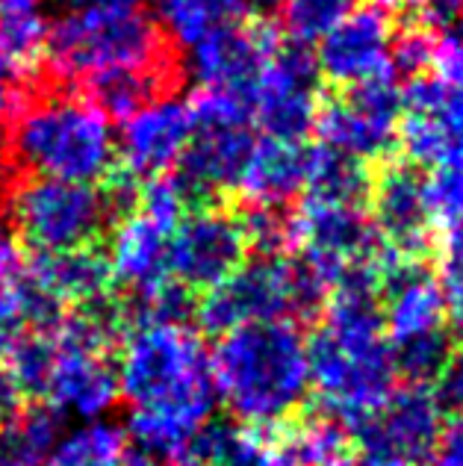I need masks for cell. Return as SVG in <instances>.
<instances>
[{"label": "cell", "mask_w": 463, "mask_h": 466, "mask_svg": "<svg viewBox=\"0 0 463 466\" xmlns=\"http://www.w3.org/2000/svg\"><path fill=\"white\" fill-rule=\"evenodd\" d=\"M218 404L260 437L275 434L307 408L310 370L298 325L287 319L227 330L210 349Z\"/></svg>", "instance_id": "1"}, {"label": "cell", "mask_w": 463, "mask_h": 466, "mask_svg": "<svg viewBox=\"0 0 463 466\" xmlns=\"http://www.w3.org/2000/svg\"><path fill=\"white\" fill-rule=\"evenodd\" d=\"M9 154L30 177L104 180L116 163V130L92 101L47 95L12 121Z\"/></svg>", "instance_id": "2"}, {"label": "cell", "mask_w": 463, "mask_h": 466, "mask_svg": "<svg viewBox=\"0 0 463 466\" xmlns=\"http://www.w3.org/2000/svg\"><path fill=\"white\" fill-rule=\"evenodd\" d=\"M45 54L59 77L92 80L125 68H156L166 45L156 21L139 0L127 4H80L51 24Z\"/></svg>", "instance_id": "3"}, {"label": "cell", "mask_w": 463, "mask_h": 466, "mask_svg": "<svg viewBox=\"0 0 463 466\" xmlns=\"http://www.w3.org/2000/svg\"><path fill=\"white\" fill-rule=\"evenodd\" d=\"M192 137L172 175L186 195L189 210L213 207L218 189H234L254 145V121L246 97L222 89H201L189 101Z\"/></svg>", "instance_id": "4"}, {"label": "cell", "mask_w": 463, "mask_h": 466, "mask_svg": "<svg viewBox=\"0 0 463 466\" xmlns=\"http://www.w3.org/2000/svg\"><path fill=\"white\" fill-rule=\"evenodd\" d=\"M9 218L30 254L97 245L109 228L104 195L95 183L27 177L9 192Z\"/></svg>", "instance_id": "5"}, {"label": "cell", "mask_w": 463, "mask_h": 466, "mask_svg": "<svg viewBox=\"0 0 463 466\" xmlns=\"http://www.w3.org/2000/svg\"><path fill=\"white\" fill-rule=\"evenodd\" d=\"M304 349L310 390L319 392L325 413L343 425L381 408L393 392L396 370L389 358V339L375 346H343L319 325L304 339Z\"/></svg>", "instance_id": "6"}, {"label": "cell", "mask_w": 463, "mask_h": 466, "mask_svg": "<svg viewBox=\"0 0 463 466\" xmlns=\"http://www.w3.org/2000/svg\"><path fill=\"white\" fill-rule=\"evenodd\" d=\"M360 463L422 466L440 446L446 416L437 408L431 387H398L381 408L348 422Z\"/></svg>", "instance_id": "7"}, {"label": "cell", "mask_w": 463, "mask_h": 466, "mask_svg": "<svg viewBox=\"0 0 463 466\" xmlns=\"http://www.w3.org/2000/svg\"><path fill=\"white\" fill-rule=\"evenodd\" d=\"M319 68L304 45H280L246 89L251 121L266 137L301 142L319 116Z\"/></svg>", "instance_id": "8"}, {"label": "cell", "mask_w": 463, "mask_h": 466, "mask_svg": "<svg viewBox=\"0 0 463 466\" xmlns=\"http://www.w3.org/2000/svg\"><path fill=\"white\" fill-rule=\"evenodd\" d=\"M398 118L401 86L393 71H384L319 106L313 130L319 133V145L369 163L396 145Z\"/></svg>", "instance_id": "9"}, {"label": "cell", "mask_w": 463, "mask_h": 466, "mask_svg": "<svg viewBox=\"0 0 463 466\" xmlns=\"http://www.w3.org/2000/svg\"><path fill=\"white\" fill-rule=\"evenodd\" d=\"M396 142L413 166H463V86L431 71L408 77Z\"/></svg>", "instance_id": "10"}, {"label": "cell", "mask_w": 463, "mask_h": 466, "mask_svg": "<svg viewBox=\"0 0 463 466\" xmlns=\"http://www.w3.org/2000/svg\"><path fill=\"white\" fill-rule=\"evenodd\" d=\"M289 313V257H251L222 284L201 292L198 330L218 339L248 322H272Z\"/></svg>", "instance_id": "11"}, {"label": "cell", "mask_w": 463, "mask_h": 466, "mask_svg": "<svg viewBox=\"0 0 463 466\" xmlns=\"http://www.w3.org/2000/svg\"><path fill=\"white\" fill-rule=\"evenodd\" d=\"M248 260L237 213L201 207L189 210L168 233V275L192 289H210Z\"/></svg>", "instance_id": "12"}, {"label": "cell", "mask_w": 463, "mask_h": 466, "mask_svg": "<svg viewBox=\"0 0 463 466\" xmlns=\"http://www.w3.org/2000/svg\"><path fill=\"white\" fill-rule=\"evenodd\" d=\"M296 228L298 257H304L331 287L351 263L375 257L384 245L363 207L301 201Z\"/></svg>", "instance_id": "13"}, {"label": "cell", "mask_w": 463, "mask_h": 466, "mask_svg": "<svg viewBox=\"0 0 463 466\" xmlns=\"http://www.w3.org/2000/svg\"><path fill=\"white\" fill-rule=\"evenodd\" d=\"M280 45V33L269 21L239 18L210 30L189 47V71L201 89L246 95L254 75Z\"/></svg>", "instance_id": "14"}, {"label": "cell", "mask_w": 463, "mask_h": 466, "mask_svg": "<svg viewBox=\"0 0 463 466\" xmlns=\"http://www.w3.org/2000/svg\"><path fill=\"white\" fill-rule=\"evenodd\" d=\"M393 21L387 6L369 4L348 9V15L337 27L316 42V68L319 77L334 86H357L389 68V47H393Z\"/></svg>", "instance_id": "15"}, {"label": "cell", "mask_w": 463, "mask_h": 466, "mask_svg": "<svg viewBox=\"0 0 463 466\" xmlns=\"http://www.w3.org/2000/svg\"><path fill=\"white\" fill-rule=\"evenodd\" d=\"M372 228L398 257L422 260L431 245V218L425 207V175L413 163H389L372 180Z\"/></svg>", "instance_id": "16"}, {"label": "cell", "mask_w": 463, "mask_h": 466, "mask_svg": "<svg viewBox=\"0 0 463 466\" xmlns=\"http://www.w3.org/2000/svg\"><path fill=\"white\" fill-rule=\"evenodd\" d=\"M121 121L125 125H121L116 151H121L125 168L136 177H156L172 171L192 137L189 104L168 95L154 97Z\"/></svg>", "instance_id": "17"}, {"label": "cell", "mask_w": 463, "mask_h": 466, "mask_svg": "<svg viewBox=\"0 0 463 466\" xmlns=\"http://www.w3.org/2000/svg\"><path fill=\"white\" fill-rule=\"evenodd\" d=\"M377 296H381L387 337L446 325L443 287L434 268L425 266V260L398 257L389 248L381 266V292Z\"/></svg>", "instance_id": "18"}, {"label": "cell", "mask_w": 463, "mask_h": 466, "mask_svg": "<svg viewBox=\"0 0 463 466\" xmlns=\"http://www.w3.org/2000/svg\"><path fill=\"white\" fill-rule=\"evenodd\" d=\"M121 399L118 370L113 354H63L59 351L56 375L51 381L47 401L65 416L97 420Z\"/></svg>", "instance_id": "19"}, {"label": "cell", "mask_w": 463, "mask_h": 466, "mask_svg": "<svg viewBox=\"0 0 463 466\" xmlns=\"http://www.w3.org/2000/svg\"><path fill=\"white\" fill-rule=\"evenodd\" d=\"M307 148L287 139H254L251 154L239 171L237 187L242 198L257 207H287L304 187Z\"/></svg>", "instance_id": "20"}, {"label": "cell", "mask_w": 463, "mask_h": 466, "mask_svg": "<svg viewBox=\"0 0 463 466\" xmlns=\"http://www.w3.org/2000/svg\"><path fill=\"white\" fill-rule=\"evenodd\" d=\"M109 266L116 284L125 289H151L168 275V230L154 225L142 213H133L113 225Z\"/></svg>", "instance_id": "21"}, {"label": "cell", "mask_w": 463, "mask_h": 466, "mask_svg": "<svg viewBox=\"0 0 463 466\" xmlns=\"http://www.w3.org/2000/svg\"><path fill=\"white\" fill-rule=\"evenodd\" d=\"M27 266L68 308L95 296V292L116 287L109 257L97 245H83V248L54 251V254H27Z\"/></svg>", "instance_id": "22"}, {"label": "cell", "mask_w": 463, "mask_h": 466, "mask_svg": "<svg viewBox=\"0 0 463 466\" xmlns=\"http://www.w3.org/2000/svg\"><path fill=\"white\" fill-rule=\"evenodd\" d=\"M372 175L363 159H355L327 145L307 148L304 166V201L337 204V207H367Z\"/></svg>", "instance_id": "23"}, {"label": "cell", "mask_w": 463, "mask_h": 466, "mask_svg": "<svg viewBox=\"0 0 463 466\" xmlns=\"http://www.w3.org/2000/svg\"><path fill=\"white\" fill-rule=\"evenodd\" d=\"M455 351L458 342L452 339L446 325L389 337V358H393L396 378L410 387H431Z\"/></svg>", "instance_id": "24"}, {"label": "cell", "mask_w": 463, "mask_h": 466, "mask_svg": "<svg viewBox=\"0 0 463 466\" xmlns=\"http://www.w3.org/2000/svg\"><path fill=\"white\" fill-rule=\"evenodd\" d=\"M127 434L116 422L92 420L80 428L63 431L47 449L42 466H125Z\"/></svg>", "instance_id": "25"}, {"label": "cell", "mask_w": 463, "mask_h": 466, "mask_svg": "<svg viewBox=\"0 0 463 466\" xmlns=\"http://www.w3.org/2000/svg\"><path fill=\"white\" fill-rule=\"evenodd\" d=\"M59 363V346L54 334L42 330H18L9 339L4 366L12 375L24 401H47L51 381L56 375Z\"/></svg>", "instance_id": "26"}, {"label": "cell", "mask_w": 463, "mask_h": 466, "mask_svg": "<svg viewBox=\"0 0 463 466\" xmlns=\"http://www.w3.org/2000/svg\"><path fill=\"white\" fill-rule=\"evenodd\" d=\"M47 0H0V56L21 71L45 54Z\"/></svg>", "instance_id": "27"}, {"label": "cell", "mask_w": 463, "mask_h": 466, "mask_svg": "<svg viewBox=\"0 0 463 466\" xmlns=\"http://www.w3.org/2000/svg\"><path fill=\"white\" fill-rule=\"evenodd\" d=\"M92 104L101 109L104 116L127 118L145 106L154 97H160L168 86V66L156 68H125L109 71V75H97L86 80Z\"/></svg>", "instance_id": "28"}, {"label": "cell", "mask_w": 463, "mask_h": 466, "mask_svg": "<svg viewBox=\"0 0 463 466\" xmlns=\"http://www.w3.org/2000/svg\"><path fill=\"white\" fill-rule=\"evenodd\" d=\"M156 12L166 30L192 47L210 30L246 18V0H156Z\"/></svg>", "instance_id": "29"}, {"label": "cell", "mask_w": 463, "mask_h": 466, "mask_svg": "<svg viewBox=\"0 0 463 466\" xmlns=\"http://www.w3.org/2000/svg\"><path fill=\"white\" fill-rule=\"evenodd\" d=\"M246 237L248 254L254 257H289L298 248L296 213H284V207H257L248 204L246 213H237Z\"/></svg>", "instance_id": "30"}, {"label": "cell", "mask_w": 463, "mask_h": 466, "mask_svg": "<svg viewBox=\"0 0 463 466\" xmlns=\"http://www.w3.org/2000/svg\"><path fill=\"white\" fill-rule=\"evenodd\" d=\"M348 0H284V30L292 45L310 47L348 15Z\"/></svg>", "instance_id": "31"}, {"label": "cell", "mask_w": 463, "mask_h": 466, "mask_svg": "<svg viewBox=\"0 0 463 466\" xmlns=\"http://www.w3.org/2000/svg\"><path fill=\"white\" fill-rule=\"evenodd\" d=\"M425 207L434 228L463 225V166H434L425 175Z\"/></svg>", "instance_id": "32"}, {"label": "cell", "mask_w": 463, "mask_h": 466, "mask_svg": "<svg viewBox=\"0 0 463 466\" xmlns=\"http://www.w3.org/2000/svg\"><path fill=\"white\" fill-rule=\"evenodd\" d=\"M437 280L446 299V328L452 339L463 346V225L448 230Z\"/></svg>", "instance_id": "33"}, {"label": "cell", "mask_w": 463, "mask_h": 466, "mask_svg": "<svg viewBox=\"0 0 463 466\" xmlns=\"http://www.w3.org/2000/svg\"><path fill=\"white\" fill-rule=\"evenodd\" d=\"M136 213L151 218L154 225L166 228L168 233L175 230V225L189 213V204H186V195H184V189H180V183L172 171L148 177L142 183Z\"/></svg>", "instance_id": "34"}, {"label": "cell", "mask_w": 463, "mask_h": 466, "mask_svg": "<svg viewBox=\"0 0 463 466\" xmlns=\"http://www.w3.org/2000/svg\"><path fill=\"white\" fill-rule=\"evenodd\" d=\"M206 466H275V458L272 446L257 431L234 422V428L222 437V443L216 446Z\"/></svg>", "instance_id": "35"}, {"label": "cell", "mask_w": 463, "mask_h": 466, "mask_svg": "<svg viewBox=\"0 0 463 466\" xmlns=\"http://www.w3.org/2000/svg\"><path fill=\"white\" fill-rule=\"evenodd\" d=\"M431 56H434V35L422 27L408 30V33H401L398 39H393V47H389V68H393V75L417 77L431 68Z\"/></svg>", "instance_id": "36"}, {"label": "cell", "mask_w": 463, "mask_h": 466, "mask_svg": "<svg viewBox=\"0 0 463 466\" xmlns=\"http://www.w3.org/2000/svg\"><path fill=\"white\" fill-rule=\"evenodd\" d=\"M431 396L443 416L463 420V349L452 354V360L446 363L440 378L431 384Z\"/></svg>", "instance_id": "37"}, {"label": "cell", "mask_w": 463, "mask_h": 466, "mask_svg": "<svg viewBox=\"0 0 463 466\" xmlns=\"http://www.w3.org/2000/svg\"><path fill=\"white\" fill-rule=\"evenodd\" d=\"M422 466H463V420H455L448 428H443L440 446Z\"/></svg>", "instance_id": "38"}, {"label": "cell", "mask_w": 463, "mask_h": 466, "mask_svg": "<svg viewBox=\"0 0 463 466\" xmlns=\"http://www.w3.org/2000/svg\"><path fill=\"white\" fill-rule=\"evenodd\" d=\"M24 404L27 401L21 399V392H18L15 381H12V375L6 372V366L0 363V425L18 420Z\"/></svg>", "instance_id": "39"}, {"label": "cell", "mask_w": 463, "mask_h": 466, "mask_svg": "<svg viewBox=\"0 0 463 466\" xmlns=\"http://www.w3.org/2000/svg\"><path fill=\"white\" fill-rule=\"evenodd\" d=\"M15 106V68L0 56V121Z\"/></svg>", "instance_id": "40"}, {"label": "cell", "mask_w": 463, "mask_h": 466, "mask_svg": "<svg viewBox=\"0 0 463 466\" xmlns=\"http://www.w3.org/2000/svg\"><path fill=\"white\" fill-rule=\"evenodd\" d=\"M413 4H417V6H419V12H425V9H434V6L452 4V0H413Z\"/></svg>", "instance_id": "41"}, {"label": "cell", "mask_w": 463, "mask_h": 466, "mask_svg": "<svg viewBox=\"0 0 463 466\" xmlns=\"http://www.w3.org/2000/svg\"><path fill=\"white\" fill-rule=\"evenodd\" d=\"M75 6H80V4H127V0H71Z\"/></svg>", "instance_id": "42"}, {"label": "cell", "mask_w": 463, "mask_h": 466, "mask_svg": "<svg viewBox=\"0 0 463 466\" xmlns=\"http://www.w3.org/2000/svg\"><path fill=\"white\" fill-rule=\"evenodd\" d=\"M168 466H204V463H195V461H189V458H177V461H172Z\"/></svg>", "instance_id": "43"}, {"label": "cell", "mask_w": 463, "mask_h": 466, "mask_svg": "<svg viewBox=\"0 0 463 466\" xmlns=\"http://www.w3.org/2000/svg\"><path fill=\"white\" fill-rule=\"evenodd\" d=\"M263 4H277V0H263Z\"/></svg>", "instance_id": "44"}, {"label": "cell", "mask_w": 463, "mask_h": 466, "mask_svg": "<svg viewBox=\"0 0 463 466\" xmlns=\"http://www.w3.org/2000/svg\"><path fill=\"white\" fill-rule=\"evenodd\" d=\"M275 466H277V463H275Z\"/></svg>", "instance_id": "45"}]
</instances>
